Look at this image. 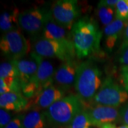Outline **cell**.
Returning <instances> with one entry per match:
<instances>
[{"label": "cell", "instance_id": "cell-1", "mask_svg": "<svg viewBox=\"0 0 128 128\" xmlns=\"http://www.w3.org/2000/svg\"><path fill=\"white\" fill-rule=\"evenodd\" d=\"M76 57L84 58L100 51L103 33L92 18L85 16L78 19L71 30Z\"/></svg>", "mask_w": 128, "mask_h": 128}, {"label": "cell", "instance_id": "cell-2", "mask_svg": "<svg viewBox=\"0 0 128 128\" xmlns=\"http://www.w3.org/2000/svg\"><path fill=\"white\" fill-rule=\"evenodd\" d=\"M86 108L77 95L71 94L57 101L44 111L48 126L52 128H68L75 117Z\"/></svg>", "mask_w": 128, "mask_h": 128}, {"label": "cell", "instance_id": "cell-3", "mask_svg": "<svg viewBox=\"0 0 128 128\" xmlns=\"http://www.w3.org/2000/svg\"><path fill=\"white\" fill-rule=\"evenodd\" d=\"M102 72L91 60L79 64L75 80L74 87L77 95L86 103L92 102L102 85Z\"/></svg>", "mask_w": 128, "mask_h": 128}, {"label": "cell", "instance_id": "cell-4", "mask_svg": "<svg viewBox=\"0 0 128 128\" xmlns=\"http://www.w3.org/2000/svg\"><path fill=\"white\" fill-rule=\"evenodd\" d=\"M30 55L38 62V69L36 75L21 86L22 94L28 99L34 97L44 89L53 86L55 71L52 64L44 58L34 52H32Z\"/></svg>", "mask_w": 128, "mask_h": 128}, {"label": "cell", "instance_id": "cell-5", "mask_svg": "<svg viewBox=\"0 0 128 128\" xmlns=\"http://www.w3.org/2000/svg\"><path fill=\"white\" fill-rule=\"evenodd\" d=\"M0 49L10 60H20L30 52L31 44L18 28L4 33L0 40Z\"/></svg>", "mask_w": 128, "mask_h": 128}, {"label": "cell", "instance_id": "cell-6", "mask_svg": "<svg viewBox=\"0 0 128 128\" xmlns=\"http://www.w3.org/2000/svg\"><path fill=\"white\" fill-rule=\"evenodd\" d=\"M128 99V90L112 78L104 80L98 91L92 99L95 105L118 108Z\"/></svg>", "mask_w": 128, "mask_h": 128}, {"label": "cell", "instance_id": "cell-7", "mask_svg": "<svg viewBox=\"0 0 128 128\" xmlns=\"http://www.w3.org/2000/svg\"><path fill=\"white\" fill-rule=\"evenodd\" d=\"M50 11L56 22L70 31L81 13L76 0H58L53 3Z\"/></svg>", "mask_w": 128, "mask_h": 128}, {"label": "cell", "instance_id": "cell-8", "mask_svg": "<svg viewBox=\"0 0 128 128\" xmlns=\"http://www.w3.org/2000/svg\"><path fill=\"white\" fill-rule=\"evenodd\" d=\"M48 12L40 8H32L20 12V28L32 39L38 40L39 35L42 33Z\"/></svg>", "mask_w": 128, "mask_h": 128}, {"label": "cell", "instance_id": "cell-9", "mask_svg": "<svg viewBox=\"0 0 128 128\" xmlns=\"http://www.w3.org/2000/svg\"><path fill=\"white\" fill-rule=\"evenodd\" d=\"M36 54L44 58H55L63 62L73 60L76 54L58 42L39 38L33 45Z\"/></svg>", "mask_w": 128, "mask_h": 128}, {"label": "cell", "instance_id": "cell-10", "mask_svg": "<svg viewBox=\"0 0 128 128\" xmlns=\"http://www.w3.org/2000/svg\"><path fill=\"white\" fill-rule=\"evenodd\" d=\"M40 38L58 42L68 48L71 52L76 54L71 31L58 24L53 18L50 11H48L47 12Z\"/></svg>", "mask_w": 128, "mask_h": 128}, {"label": "cell", "instance_id": "cell-11", "mask_svg": "<svg viewBox=\"0 0 128 128\" xmlns=\"http://www.w3.org/2000/svg\"><path fill=\"white\" fill-rule=\"evenodd\" d=\"M65 90L51 86L28 100L26 110H40L47 109L57 101L64 97Z\"/></svg>", "mask_w": 128, "mask_h": 128}, {"label": "cell", "instance_id": "cell-12", "mask_svg": "<svg viewBox=\"0 0 128 128\" xmlns=\"http://www.w3.org/2000/svg\"><path fill=\"white\" fill-rule=\"evenodd\" d=\"M86 110L92 125L99 128L103 124H113L119 120V110L118 108L94 105Z\"/></svg>", "mask_w": 128, "mask_h": 128}, {"label": "cell", "instance_id": "cell-13", "mask_svg": "<svg viewBox=\"0 0 128 128\" xmlns=\"http://www.w3.org/2000/svg\"><path fill=\"white\" fill-rule=\"evenodd\" d=\"M79 64L74 60L64 62L55 71L54 81L59 87L65 90L74 84Z\"/></svg>", "mask_w": 128, "mask_h": 128}, {"label": "cell", "instance_id": "cell-14", "mask_svg": "<svg viewBox=\"0 0 128 128\" xmlns=\"http://www.w3.org/2000/svg\"><path fill=\"white\" fill-rule=\"evenodd\" d=\"M28 103V100L22 92H10L0 96L1 108L9 112H20L26 110Z\"/></svg>", "mask_w": 128, "mask_h": 128}, {"label": "cell", "instance_id": "cell-15", "mask_svg": "<svg viewBox=\"0 0 128 128\" xmlns=\"http://www.w3.org/2000/svg\"><path fill=\"white\" fill-rule=\"evenodd\" d=\"M115 18L111 23L106 26L104 29V45L109 52L113 50L117 42L120 37L128 22Z\"/></svg>", "mask_w": 128, "mask_h": 128}, {"label": "cell", "instance_id": "cell-16", "mask_svg": "<svg viewBox=\"0 0 128 128\" xmlns=\"http://www.w3.org/2000/svg\"><path fill=\"white\" fill-rule=\"evenodd\" d=\"M18 71V79L22 85L28 82L34 76L38 69V64L30 55V59H22L13 60Z\"/></svg>", "mask_w": 128, "mask_h": 128}, {"label": "cell", "instance_id": "cell-17", "mask_svg": "<svg viewBox=\"0 0 128 128\" xmlns=\"http://www.w3.org/2000/svg\"><path fill=\"white\" fill-rule=\"evenodd\" d=\"M18 9L14 8L2 12L0 16V28L4 33L20 28L18 24Z\"/></svg>", "mask_w": 128, "mask_h": 128}, {"label": "cell", "instance_id": "cell-18", "mask_svg": "<svg viewBox=\"0 0 128 128\" xmlns=\"http://www.w3.org/2000/svg\"><path fill=\"white\" fill-rule=\"evenodd\" d=\"M23 128H47L48 123L44 112L33 110L24 114Z\"/></svg>", "mask_w": 128, "mask_h": 128}, {"label": "cell", "instance_id": "cell-19", "mask_svg": "<svg viewBox=\"0 0 128 128\" xmlns=\"http://www.w3.org/2000/svg\"><path fill=\"white\" fill-rule=\"evenodd\" d=\"M10 92H22L21 83L18 78H0V94Z\"/></svg>", "mask_w": 128, "mask_h": 128}, {"label": "cell", "instance_id": "cell-20", "mask_svg": "<svg viewBox=\"0 0 128 128\" xmlns=\"http://www.w3.org/2000/svg\"><path fill=\"white\" fill-rule=\"evenodd\" d=\"M114 8L108 7L99 2L97 5V14L101 23L105 27L112 23L114 17Z\"/></svg>", "mask_w": 128, "mask_h": 128}, {"label": "cell", "instance_id": "cell-21", "mask_svg": "<svg viewBox=\"0 0 128 128\" xmlns=\"http://www.w3.org/2000/svg\"><path fill=\"white\" fill-rule=\"evenodd\" d=\"M92 122L86 108L75 117L69 128H92Z\"/></svg>", "mask_w": 128, "mask_h": 128}, {"label": "cell", "instance_id": "cell-22", "mask_svg": "<svg viewBox=\"0 0 128 128\" xmlns=\"http://www.w3.org/2000/svg\"><path fill=\"white\" fill-rule=\"evenodd\" d=\"M18 71L13 60L4 62L0 65V78H18Z\"/></svg>", "mask_w": 128, "mask_h": 128}, {"label": "cell", "instance_id": "cell-23", "mask_svg": "<svg viewBox=\"0 0 128 128\" xmlns=\"http://www.w3.org/2000/svg\"><path fill=\"white\" fill-rule=\"evenodd\" d=\"M116 18L123 21L128 19V0H119L115 7Z\"/></svg>", "mask_w": 128, "mask_h": 128}, {"label": "cell", "instance_id": "cell-24", "mask_svg": "<svg viewBox=\"0 0 128 128\" xmlns=\"http://www.w3.org/2000/svg\"><path fill=\"white\" fill-rule=\"evenodd\" d=\"M11 112L1 108L0 109V128H5L13 119Z\"/></svg>", "mask_w": 128, "mask_h": 128}, {"label": "cell", "instance_id": "cell-25", "mask_svg": "<svg viewBox=\"0 0 128 128\" xmlns=\"http://www.w3.org/2000/svg\"><path fill=\"white\" fill-rule=\"evenodd\" d=\"M24 114H19L14 117L12 120L5 128H23V120Z\"/></svg>", "mask_w": 128, "mask_h": 128}, {"label": "cell", "instance_id": "cell-26", "mask_svg": "<svg viewBox=\"0 0 128 128\" xmlns=\"http://www.w3.org/2000/svg\"><path fill=\"white\" fill-rule=\"evenodd\" d=\"M119 120L124 124L128 125V102L119 110Z\"/></svg>", "mask_w": 128, "mask_h": 128}, {"label": "cell", "instance_id": "cell-27", "mask_svg": "<svg viewBox=\"0 0 128 128\" xmlns=\"http://www.w3.org/2000/svg\"><path fill=\"white\" fill-rule=\"evenodd\" d=\"M119 61L124 66H128V46L124 50L120 51Z\"/></svg>", "mask_w": 128, "mask_h": 128}, {"label": "cell", "instance_id": "cell-28", "mask_svg": "<svg viewBox=\"0 0 128 128\" xmlns=\"http://www.w3.org/2000/svg\"><path fill=\"white\" fill-rule=\"evenodd\" d=\"M121 76L124 87L128 90V66H123L122 67Z\"/></svg>", "mask_w": 128, "mask_h": 128}, {"label": "cell", "instance_id": "cell-29", "mask_svg": "<svg viewBox=\"0 0 128 128\" xmlns=\"http://www.w3.org/2000/svg\"><path fill=\"white\" fill-rule=\"evenodd\" d=\"M128 46V23L126 26L125 29L124 30V37H123V41L122 43V44L119 50L121 51L125 49L126 47Z\"/></svg>", "mask_w": 128, "mask_h": 128}, {"label": "cell", "instance_id": "cell-30", "mask_svg": "<svg viewBox=\"0 0 128 128\" xmlns=\"http://www.w3.org/2000/svg\"><path fill=\"white\" fill-rule=\"evenodd\" d=\"M118 1L119 0H103V1H100V2L106 6L115 8Z\"/></svg>", "mask_w": 128, "mask_h": 128}, {"label": "cell", "instance_id": "cell-31", "mask_svg": "<svg viewBox=\"0 0 128 128\" xmlns=\"http://www.w3.org/2000/svg\"><path fill=\"white\" fill-rule=\"evenodd\" d=\"M100 128H118L113 124H108L102 125Z\"/></svg>", "mask_w": 128, "mask_h": 128}, {"label": "cell", "instance_id": "cell-32", "mask_svg": "<svg viewBox=\"0 0 128 128\" xmlns=\"http://www.w3.org/2000/svg\"><path fill=\"white\" fill-rule=\"evenodd\" d=\"M118 128H128V125H126V124H124V125H122L119 126Z\"/></svg>", "mask_w": 128, "mask_h": 128}, {"label": "cell", "instance_id": "cell-33", "mask_svg": "<svg viewBox=\"0 0 128 128\" xmlns=\"http://www.w3.org/2000/svg\"><path fill=\"white\" fill-rule=\"evenodd\" d=\"M69 128V127H68V128Z\"/></svg>", "mask_w": 128, "mask_h": 128}, {"label": "cell", "instance_id": "cell-34", "mask_svg": "<svg viewBox=\"0 0 128 128\" xmlns=\"http://www.w3.org/2000/svg\"></svg>", "mask_w": 128, "mask_h": 128}]
</instances>
